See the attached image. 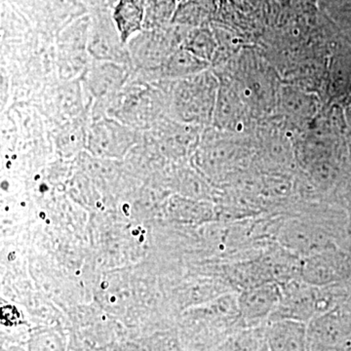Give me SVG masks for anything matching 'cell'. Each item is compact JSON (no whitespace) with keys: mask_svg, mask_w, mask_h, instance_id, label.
Wrapping results in <instances>:
<instances>
[{"mask_svg":"<svg viewBox=\"0 0 351 351\" xmlns=\"http://www.w3.org/2000/svg\"><path fill=\"white\" fill-rule=\"evenodd\" d=\"M311 351H351V306L339 304L307 324Z\"/></svg>","mask_w":351,"mask_h":351,"instance_id":"cell-1","label":"cell"},{"mask_svg":"<svg viewBox=\"0 0 351 351\" xmlns=\"http://www.w3.org/2000/svg\"><path fill=\"white\" fill-rule=\"evenodd\" d=\"M112 106L113 119L132 128L152 129L157 123V115L160 108L159 92L154 87H137L127 90L125 94L114 97Z\"/></svg>","mask_w":351,"mask_h":351,"instance_id":"cell-2","label":"cell"},{"mask_svg":"<svg viewBox=\"0 0 351 351\" xmlns=\"http://www.w3.org/2000/svg\"><path fill=\"white\" fill-rule=\"evenodd\" d=\"M127 43L131 66L143 76L156 71L174 51L173 43L157 29H145Z\"/></svg>","mask_w":351,"mask_h":351,"instance_id":"cell-3","label":"cell"},{"mask_svg":"<svg viewBox=\"0 0 351 351\" xmlns=\"http://www.w3.org/2000/svg\"><path fill=\"white\" fill-rule=\"evenodd\" d=\"M137 130L113 117L97 120L89 129V143L101 152L124 151L134 142Z\"/></svg>","mask_w":351,"mask_h":351,"instance_id":"cell-4","label":"cell"},{"mask_svg":"<svg viewBox=\"0 0 351 351\" xmlns=\"http://www.w3.org/2000/svg\"><path fill=\"white\" fill-rule=\"evenodd\" d=\"M281 295L274 284H263L247 289L239 299V313L242 319L256 323L272 315L280 302Z\"/></svg>","mask_w":351,"mask_h":351,"instance_id":"cell-5","label":"cell"},{"mask_svg":"<svg viewBox=\"0 0 351 351\" xmlns=\"http://www.w3.org/2000/svg\"><path fill=\"white\" fill-rule=\"evenodd\" d=\"M265 337L269 351H311L307 325L300 321L272 320Z\"/></svg>","mask_w":351,"mask_h":351,"instance_id":"cell-6","label":"cell"},{"mask_svg":"<svg viewBox=\"0 0 351 351\" xmlns=\"http://www.w3.org/2000/svg\"><path fill=\"white\" fill-rule=\"evenodd\" d=\"M123 64L112 62H99L88 75L87 83L97 98H114L124 83L127 75Z\"/></svg>","mask_w":351,"mask_h":351,"instance_id":"cell-7","label":"cell"},{"mask_svg":"<svg viewBox=\"0 0 351 351\" xmlns=\"http://www.w3.org/2000/svg\"><path fill=\"white\" fill-rule=\"evenodd\" d=\"M206 66L205 61L195 56L189 51L176 50L166 59L158 69L145 75V80L154 82V80H174L186 77L202 71Z\"/></svg>","mask_w":351,"mask_h":351,"instance_id":"cell-8","label":"cell"},{"mask_svg":"<svg viewBox=\"0 0 351 351\" xmlns=\"http://www.w3.org/2000/svg\"><path fill=\"white\" fill-rule=\"evenodd\" d=\"M112 18L117 34L125 45L136 34L144 31L145 7L138 0H120Z\"/></svg>","mask_w":351,"mask_h":351,"instance_id":"cell-9","label":"cell"},{"mask_svg":"<svg viewBox=\"0 0 351 351\" xmlns=\"http://www.w3.org/2000/svg\"><path fill=\"white\" fill-rule=\"evenodd\" d=\"M336 257L317 254L307 258L302 265V276L306 283L314 286H327L338 280L343 271Z\"/></svg>","mask_w":351,"mask_h":351,"instance_id":"cell-10","label":"cell"},{"mask_svg":"<svg viewBox=\"0 0 351 351\" xmlns=\"http://www.w3.org/2000/svg\"><path fill=\"white\" fill-rule=\"evenodd\" d=\"M172 13V0H149L145 8L144 29H159Z\"/></svg>","mask_w":351,"mask_h":351,"instance_id":"cell-11","label":"cell"},{"mask_svg":"<svg viewBox=\"0 0 351 351\" xmlns=\"http://www.w3.org/2000/svg\"></svg>","mask_w":351,"mask_h":351,"instance_id":"cell-12","label":"cell"}]
</instances>
